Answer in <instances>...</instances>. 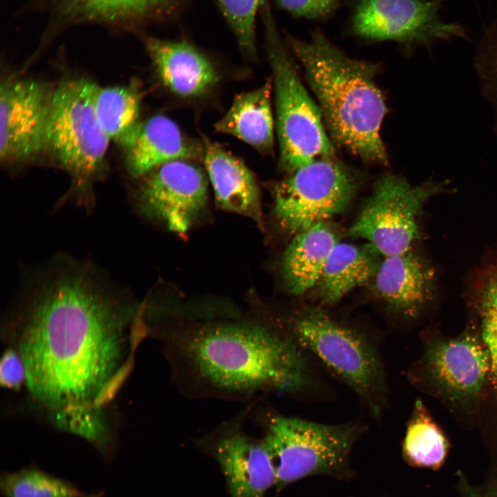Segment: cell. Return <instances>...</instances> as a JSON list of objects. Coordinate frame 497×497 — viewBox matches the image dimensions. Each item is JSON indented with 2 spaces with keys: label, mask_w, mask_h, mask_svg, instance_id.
Returning a JSON list of instances; mask_svg holds the SVG:
<instances>
[{
  "label": "cell",
  "mask_w": 497,
  "mask_h": 497,
  "mask_svg": "<svg viewBox=\"0 0 497 497\" xmlns=\"http://www.w3.org/2000/svg\"><path fill=\"white\" fill-rule=\"evenodd\" d=\"M277 8L297 18L323 19L331 16L342 0H272Z\"/></svg>",
  "instance_id": "cell-28"
},
{
  "label": "cell",
  "mask_w": 497,
  "mask_h": 497,
  "mask_svg": "<svg viewBox=\"0 0 497 497\" xmlns=\"http://www.w3.org/2000/svg\"><path fill=\"white\" fill-rule=\"evenodd\" d=\"M260 420V440L273 461L277 488L310 476H351L349 456L364 424H326L271 411Z\"/></svg>",
  "instance_id": "cell-5"
},
{
  "label": "cell",
  "mask_w": 497,
  "mask_h": 497,
  "mask_svg": "<svg viewBox=\"0 0 497 497\" xmlns=\"http://www.w3.org/2000/svg\"><path fill=\"white\" fill-rule=\"evenodd\" d=\"M171 380L193 399L300 396L315 387L311 357L279 324L217 320L151 331Z\"/></svg>",
  "instance_id": "cell-2"
},
{
  "label": "cell",
  "mask_w": 497,
  "mask_h": 497,
  "mask_svg": "<svg viewBox=\"0 0 497 497\" xmlns=\"http://www.w3.org/2000/svg\"><path fill=\"white\" fill-rule=\"evenodd\" d=\"M280 324L303 350L347 384L373 417H381L387 403V378L371 337L317 307L301 309Z\"/></svg>",
  "instance_id": "cell-4"
},
{
  "label": "cell",
  "mask_w": 497,
  "mask_h": 497,
  "mask_svg": "<svg viewBox=\"0 0 497 497\" xmlns=\"http://www.w3.org/2000/svg\"><path fill=\"white\" fill-rule=\"evenodd\" d=\"M431 280L427 266L407 251L384 256L371 281L375 295L389 311L412 318L427 301Z\"/></svg>",
  "instance_id": "cell-17"
},
{
  "label": "cell",
  "mask_w": 497,
  "mask_h": 497,
  "mask_svg": "<svg viewBox=\"0 0 497 497\" xmlns=\"http://www.w3.org/2000/svg\"><path fill=\"white\" fill-rule=\"evenodd\" d=\"M241 50L256 53V18L263 0H214Z\"/></svg>",
  "instance_id": "cell-27"
},
{
  "label": "cell",
  "mask_w": 497,
  "mask_h": 497,
  "mask_svg": "<svg viewBox=\"0 0 497 497\" xmlns=\"http://www.w3.org/2000/svg\"><path fill=\"white\" fill-rule=\"evenodd\" d=\"M337 237L326 222L295 235L282 257V275L289 292L301 295L319 282Z\"/></svg>",
  "instance_id": "cell-19"
},
{
  "label": "cell",
  "mask_w": 497,
  "mask_h": 497,
  "mask_svg": "<svg viewBox=\"0 0 497 497\" xmlns=\"http://www.w3.org/2000/svg\"><path fill=\"white\" fill-rule=\"evenodd\" d=\"M445 0H359L351 18L357 37L405 46L462 37L463 27L443 21L439 10Z\"/></svg>",
  "instance_id": "cell-10"
},
{
  "label": "cell",
  "mask_w": 497,
  "mask_h": 497,
  "mask_svg": "<svg viewBox=\"0 0 497 497\" xmlns=\"http://www.w3.org/2000/svg\"><path fill=\"white\" fill-rule=\"evenodd\" d=\"M145 45L162 84L182 97H199L219 79L209 58L185 39L145 38Z\"/></svg>",
  "instance_id": "cell-15"
},
{
  "label": "cell",
  "mask_w": 497,
  "mask_h": 497,
  "mask_svg": "<svg viewBox=\"0 0 497 497\" xmlns=\"http://www.w3.org/2000/svg\"><path fill=\"white\" fill-rule=\"evenodd\" d=\"M26 373L19 354L8 348L2 356L0 364V381L7 388L17 389L25 382Z\"/></svg>",
  "instance_id": "cell-29"
},
{
  "label": "cell",
  "mask_w": 497,
  "mask_h": 497,
  "mask_svg": "<svg viewBox=\"0 0 497 497\" xmlns=\"http://www.w3.org/2000/svg\"><path fill=\"white\" fill-rule=\"evenodd\" d=\"M273 85V79H268L257 89L237 95L226 113L215 124V130L234 136L260 152L271 150Z\"/></svg>",
  "instance_id": "cell-20"
},
{
  "label": "cell",
  "mask_w": 497,
  "mask_h": 497,
  "mask_svg": "<svg viewBox=\"0 0 497 497\" xmlns=\"http://www.w3.org/2000/svg\"><path fill=\"white\" fill-rule=\"evenodd\" d=\"M52 92L30 79L1 83L0 156L5 162L26 159L48 148Z\"/></svg>",
  "instance_id": "cell-13"
},
{
  "label": "cell",
  "mask_w": 497,
  "mask_h": 497,
  "mask_svg": "<svg viewBox=\"0 0 497 497\" xmlns=\"http://www.w3.org/2000/svg\"><path fill=\"white\" fill-rule=\"evenodd\" d=\"M449 449L445 434L422 401L416 400L402 442L405 462L413 467L438 471L445 465Z\"/></svg>",
  "instance_id": "cell-23"
},
{
  "label": "cell",
  "mask_w": 497,
  "mask_h": 497,
  "mask_svg": "<svg viewBox=\"0 0 497 497\" xmlns=\"http://www.w3.org/2000/svg\"><path fill=\"white\" fill-rule=\"evenodd\" d=\"M94 104L98 122L109 139L119 142L139 123L140 98L133 87L97 86Z\"/></svg>",
  "instance_id": "cell-24"
},
{
  "label": "cell",
  "mask_w": 497,
  "mask_h": 497,
  "mask_svg": "<svg viewBox=\"0 0 497 497\" xmlns=\"http://www.w3.org/2000/svg\"><path fill=\"white\" fill-rule=\"evenodd\" d=\"M142 313L95 266L60 256L26 280L5 333L29 393L54 417L114 397L144 336Z\"/></svg>",
  "instance_id": "cell-1"
},
{
  "label": "cell",
  "mask_w": 497,
  "mask_h": 497,
  "mask_svg": "<svg viewBox=\"0 0 497 497\" xmlns=\"http://www.w3.org/2000/svg\"><path fill=\"white\" fill-rule=\"evenodd\" d=\"M204 164L215 199L227 211L262 224L260 191L252 172L220 146L204 140Z\"/></svg>",
  "instance_id": "cell-18"
},
{
  "label": "cell",
  "mask_w": 497,
  "mask_h": 497,
  "mask_svg": "<svg viewBox=\"0 0 497 497\" xmlns=\"http://www.w3.org/2000/svg\"><path fill=\"white\" fill-rule=\"evenodd\" d=\"M436 188L430 184L413 186L391 173L382 175L350 227L349 235L367 240L383 257L409 251L418 234L417 217Z\"/></svg>",
  "instance_id": "cell-9"
},
{
  "label": "cell",
  "mask_w": 497,
  "mask_h": 497,
  "mask_svg": "<svg viewBox=\"0 0 497 497\" xmlns=\"http://www.w3.org/2000/svg\"><path fill=\"white\" fill-rule=\"evenodd\" d=\"M260 14L265 48L273 72L280 165L291 173L320 158L335 156L323 115L304 88L287 44L281 39L269 0Z\"/></svg>",
  "instance_id": "cell-6"
},
{
  "label": "cell",
  "mask_w": 497,
  "mask_h": 497,
  "mask_svg": "<svg viewBox=\"0 0 497 497\" xmlns=\"http://www.w3.org/2000/svg\"><path fill=\"white\" fill-rule=\"evenodd\" d=\"M83 17L136 23L177 18L187 0H62Z\"/></svg>",
  "instance_id": "cell-22"
},
{
  "label": "cell",
  "mask_w": 497,
  "mask_h": 497,
  "mask_svg": "<svg viewBox=\"0 0 497 497\" xmlns=\"http://www.w3.org/2000/svg\"><path fill=\"white\" fill-rule=\"evenodd\" d=\"M285 41L303 66L334 139L364 161L387 164L380 136L387 107L375 81L378 66L349 57L320 30L309 41L286 34Z\"/></svg>",
  "instance_id": "cell-3"
},
{
  "label": "cell",
  "mask_w": 497,
  "mask_h": 497,
  "mask_svg": "<svg viewBox=\"0 0 497 497\" xmlns=\"http://www.w3.org/2000/svg\"><path fill=\"white\" fill-rule=\"evenodd\" d=\"M118 142L124 150L127 168L133 177L147 175L171 161L194 158L200 152L173 120L162 115L139 122Z\"/></svg>",
  "instance_id": "cell-16"
},
{
  "label": "cell",
  "mask_w": 497,
  "mask_h": 497,
  "mask_svg": "<svg viewBox=\"0 0 497 497\" xmlns=\"http://www.w3.org/2000/svg\"><path fill=\"white\" fill-rule=\"evenodd\" d=\"M482 300V340L489 358V378L497 406V274L489 280ZM486 476L497 484V436L490 447Z\"/></svg>",
  "instance_id": "cell-26"
},
{
  "label": "cell",
  "mask_w": 497,
  "mask_h": 497,
  "mask_svg": "<svg viewBox=\"0 0 497 497\" xmlns=\"http://www.w3.org/2000/svg\"><path fill=\"white\" fill-rule=\"evenodd\" d=\"M491 44V48L490 50V59L492 64L493 71L495 72L496 77L497 79V27L494 30L493 39Z\"/></svg>",
  "instance_id": "cell-30"
},
{
  "label": "cell",
  "mask_w": 497,
  "mask_h": 497,
  "mask_svg": "<svg viewBox=\"0 0 497 497\" xmlns=\"http://www.w3.org/2000/svg\"><path fill=\"white\" fill-rule=\"evenodd\" d=\"M147 175L137 192L139 208L170 231L185 233L206 204L208 184L203 172L186 159H177Z\"/></svg>",
  "instance_id": "cell-12"
},
{
  "label": "cell",
  "mask_w": 497,
  "mask_h": 497,
  "mask_svg": "<svg viewBox=\"0 0 497 497\" xmlns=\"http://www.w3.org/2000/svg\"><path fill=\"white\" fill-rule=\"evenodd\" d=\"M418 365L413 377L429 381L455 402L476 398L489 373V354L483 340L468 334L432 342Z\"/></svg>",
  "instance_id": "cell-14"
},
{
  "label": "cell",
  "mask_w": 497,
  "mask_h": 497,
  "mask_svg": "<svg viewBox=\"0 0 497 497\" xmlns=\"http://www.w3.org/2000/svg\"><path fill=\"white\" fill-rule=\"evenodd\" d=\"M248 411L222 423L197 442L219 464L231 497H265L276 485L273 461L261 440L244 429Z\"/></svg>",
  "instance_id": "cell-11"
},
{
  "label": "cell",
  "mask_w": 497,
  "mask_h": 497,
  "mask_svg": "<svg viewBox=\"0 0 497 497\" xmlns=\"http://www.w3.org/2000/svg\"><path fill=\"white\" fill-rule=\"evenodd\" d=\"M273 187V211L291 234L342 213L358 186V177L334 157L315 159L289 173Z\"/></svg>",
  "instance_id": "cell-7"
},
{
  "label": "cell",
  "mask_w": 497,
  "mask_h": 497,
  "mask_svg": "<svg viewBox=\"0 0 497 497\" xmlns=\"http://www.w3.org/2000/svg\"><path fill=\"white\" fill-rule=\"evenodd\" d=\"M97 86L87 79H71L60 83L52 94L48 148L81 179L100 168L110 140L95 113Z\"/></svg>",
  "instance_id": "cell-8"
},
{
  "label": "cell",
  "mask_w": 497,
  "mask_h": 497,
  "mask_svg": "<svg viewBox=\"0 0 497 497\" xmlns=\"http://www.w3.org/2000/svg\"><path fill=\"white\" fill-rule=\"evenodd\" d=\"M380 255L370 244L360 246L338 242L319 280L322 302L332 305L355 287L370 282L381 262Z\"/></svg>",
  "instance_id": "cell-21"
},
{
  "label": "cell",
  "mask_w": 497,
  "mask_h": 497,
  "mask_svg": "<svg viewBox=\"0 0 497 497\" xmlns=\"http://www.w3.org/2000/svg\"><path fill=\"white\" fill-rule=\"evenodd\" d=\"M106 491L104 490L95 491L91 493H86L81 497H104Z\"/></svg>",
  "instance_id": "cell-31"
},
{
  "label": "cell",
  "mask_w": 497,
  "mask_h": 497,
  "mask_svg": "<svg viewBox=\"0 0 497 497\" xmlns=\"http://www.w3.org/2000/svg\"><path fill=\"white\" fill-rule=\"evenodd\" d=\"M3 497H81L86 493L73 482L32 464L0 474Z\"/></svg>",
  "instance_id": "cell-25"
}]
</instances>
